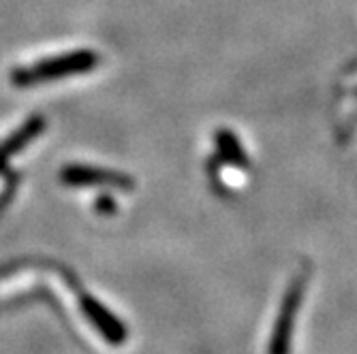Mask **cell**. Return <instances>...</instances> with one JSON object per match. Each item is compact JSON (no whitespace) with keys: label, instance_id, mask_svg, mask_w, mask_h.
Instances as JSON below:
<instances>
[{"label":"cell","instance_id":"3","mask_svg":"<svg viewBox=\"0 0 357 354\" xmlns=\"http://www.w3.org/2000/svg\"><path fill=\"white\" fill-rule=\"evenodd\" d=\"M302 277L289 288V293L284 297L278 323L274 329V337H272V346H270V354H287L289 352V337H291V329H294V318L302 299Z\"/></svg>","mask_w":357,"mask_h":354},{"label":"cell","instance_id":"1","mask_svg":"<svg viewBox=\"0 0 357 354\" xmlns=\"http://www.w3.org/2000/svg\"><path fill=\"white\" fill-rule=\"evenodd\" d=\"M99 67V54L92 49H77L71 54H62L54 58L39 60L24 69H15L11 73V83L15 88H30L37 83H45L52 79L84 75Z\"/></svg>","mask_w":357,"mask_h":354},{"label":"cell","instance_id":"2","mask_svg":"<svg viewBox=\"0 0 357 354\" xmlns=\"http://www.w3.org/2000/svg\"><path fill=\"white\" fill-rule=\"evenodd\" d=\"M60 179L67 186H109L118 190H131L133 179L122 173L105 171L99 167H84V165H67L60 171Z\"/></svg>","mask_w":357,"mask_h":354},{"label":"cell","instance_id":"4","mask_svg":"<svg viewBox=\"0 0 357 354\" xmlns=\"http://www.w3.org/2000/svg\"><path fill=\"white\" fill-rule=\"evenodd\" d=\"M82 309L90 318V323L94 325V329L99 331L109 344H114V346L124 344V339H126L124 325L112 312H107L99 301H94L92 297H84L82 299Z\"/></svg>","mask_w":357,"mask_h":354},{"label":"cell","instance_id":"7","mask_svg":"<svg viewBox=\"0 0 357 354\" xmlns=\"http://www.w3.org/2000/svg\"><path fill=\"white\" fill-rule=\"evenodd\" d=\"M96 209H99V211H114L112 199L109 197H99V201H96Z\"/></svg>","mask_w":357,"mask_h":354},{"label":"cell","instance_id":"5","mask_svg":"<svg viewBox=\"0 0 357 354\" xmlns=\"http://www.w3.org/2000/svg\"><path fill=\"white\" fill-rule=\"evenodd\" d=\"M45 128V118L43 115H32L24 122L22 128L17 131L0 145V167H3L11 156H15L20 150H24L32 139H37Z\"/></svg>","mask_w":357,"mask_h":354},{"label":"cell","instance_id":"6","mask_svg":"<svg viewBox=\"0 0 357 354\" xmlns=\"http://www.w3.org/2000/svg\"><path fill=\"white\" fill-rule=\"evenodd\" d=\"M218 143H220V150L222 152H227V158H231V160H236V163H244V154L240 152V147H238V143H236V139L229 135V133H218Z\"/></svg>","mask_w":357,"mask_h":354}]
</instances>
